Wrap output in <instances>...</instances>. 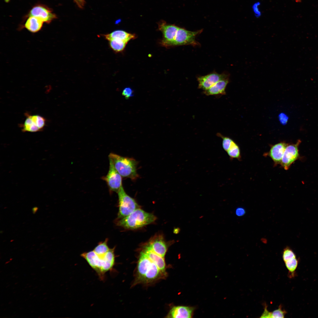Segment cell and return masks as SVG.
Returning a JSON list of instances; mask_svg holds the SVG:
<instances>
[{
  "label": "cell",
  "instance_id": "obj_5",
  "mask_svg": "<svg viewBox=\"0 0 318 318\" xmlns=\"http://www.w3.org/2000/svg\"><path fill=\"white\" fill-rule=\"evenodd\" d=\"M202 30L201 29L193 32L179 27L174 40L169 47L186 45H198V43L196 40V37Z\"/></svg>",
  "mask_w": 318,
  "mask_h": 318
},
{
  "label": "cell",
  "instance_id": "obj_23",
  "mask_svg": "<svg viewBox=\"0 0 318 318\" xmlns=\"http://www.w3.org/2000/svg\"><path fill=\"white\" fill-rule=\"evenodd\" d=\"M226 152L231 159L236 158L240 160L241 157L240 149L235 142Z\"/></svg>",
  "mask_w": 318,
  "mask_h": 318
},
{
  "label": "cell",
  "instance_id": "obj_21",
  "mask_svg": "<svg viewBox=\"0 0 318 318\" xmlns=\"http://www.w3.org/2000/svg\"><path fill=\"white\" fill-rule=\"evenodd\" d=\"M108 238L103 241L100 242L93 251L100 258L104 257L110 249L107 245Z\"/></svg>",
  "mask_w": 318,
  "mask_h": 318
},
{
  "label": "cell",
  "instance_id": "obj_3",
  "mask_svg": "<svg viewBox=\"0 0 318 318\" xmlns=\"http://www.w3.org/2000/svg\"><path fill=\"white\" fill-rule=\"evenodd\" d=\"M108 157L122 177L135 180L138 177L137 171V162L135 160L112 153H110Z\"/></svg>",
  "mask_w": 318,
  "mask_h": 318
},
{
  "label": "cell",
  "instance_id": "obj_31",
  "mask_svg": "<svg viewBox=\"0 0 318 318\" xmlns=\"http://www.w3.org/2000/svg\"><path fill=\"white\" fill-rule=\"evenodd\" d=\"M280 120L282 122L285 123V122H287V117L285 115H283V114H282V115H281L280 116Z\"/></svg>",
  "mask_w": 318,
  "mask_h": 318
},
{
  "label": "cell",
  "instance_id": "obj_12",
  "mask_svg": "<svg viewBox=\"0 0 318 318\" xmlns=\"http://www.w3.org/2000/svg\"><path fill=\"white\" fill-rule=\"evenodd\" d=\"M155 252L164 258L167 252V244L162 236H155L148 245Z\"/></svg>",
  "mask_w": 318,
  "mask_h": 318
},
{
  "label": "cell",
  "instance_id": "obj_30",
  "mask_svg": "<svg viewBox=\"0 0 318 318\" xmlns=\"http://www.w3.org/2000/svg\"><path fill=\"white\" fill-rule=\"evenodd\" d=\"M236 214L238 216H243L245 213V209L242 207H238L236 210Z\"/></svg>",
  "mask_w": 318,
  "mask_h": 318
},
{
  "label": "cell",
  "instance_id": "obj_17",
  "mask_svg": "<svg viewBox=\"0 0 318 318\" xmlns=\"http://www.w3.org/2000/svg\"><path fill=\"white\" fill-rule=\"evenodd\" d=\"M105 37L108 41L111 39H116L122 41L126 43L135 37L134 34L127 33L122 30H117L111 33L104 35Z\"/></svg>",
  "mask_w": 318,
  "mask_h": 318
},
{
  "label": "cell",
  "instance_id": "obj_29",
  "mask_svg": "<svg viewBox=\"0 0 318 318\" xmlns=\"http://www.w3.org/2000/svg\"><path fill=\"white\" fill-rule=\"evenodd\" d=\"M271 312L268 311L267 306L265 304L263 312L260 317L261 318H271Z\"/></svg>",
  "mask_w": 318,
  "mask_h": 318
},
{
  "label": "cell",
  "instance_id": "obj_10",
  "mask_svg": "<svg viewBox=\"0 0 318 318\" xmlns=\"http://www.w3.org/2000/svg\"><path fill=\"white\" fill-rule=\"evenodd\" d=\"M179 27L174 25L167 24L165 22L159 24L158 28L163 35V39L161 44L165 47H169L170 44L174 40Z\"/></svg>",
  "mask_w": 318,
  "mask_h": 318
},
{
  "label": "cell",
  "instance_id": "obj_4",
  "mask_svg": "<svg viewBox=\"0 0 318 318\" xmlns=\"http://www.w3.org/2000/svg\"><path fill=\"white\" fill-rule=\"evenodd\" d=\"M117 193L119 201L118 219L127 216L136 209L140 208L135 200L127 194L122 186Z\"/></svg>",
  "mask_w": 318,
  "mask_h": 318
},
{
  "label": "cell",
  "instance_id": "obj_2",
  "mask_svg": "<svg viewBox=\"0 0 318 318\" xmlns=\"http://www.w3.org/2000/svg\"><path fill=\"white\" fill-rule=\"evenodd\" d=\"M156 217L153 214L137 209L127 216L118 219L116 224L127 229L139 228L154 222Z\"/></svg>",
  "mask_w": 318,
  "mask_h": 318
},
{
  "label": "cell",
  "instance_id": "obj_9",
  "mask_svg": "<svg viewBox=\"0 0 318 318\" xmlns=\"http://www.w3.org/2000/svg\"><path fill=\"white\" fill-rule=\"evenodd\" d=\"M226 73L219 74L214 72L207 75L201 76L197 78L198 83V88L204 90H207L220 80L229 77Z\"/></svg>",
  "mask_w": 318,
  "mask_h": 318
},
{
  "label": "cell",
  "instance_id": "obj_27",
  "mask_svg": "<svg viewBox=\"0 0 318 318\" xmlns=\"http://www.w3.org/2000/svg\"><path fill=\"white\" fill-rule=\"evenodd\" d=\"M287 312L282 309V306L280 304L278 309L271 312V318H284Z\"/></svg>",
  "mask_w": 318,
  "mask_h": 318
},
{
  "label": "cell",
  "instance_id": "obj_15",
  "mask_svg": "<svg viewBox=\"0 0 318 318\" xmlns=\"http://www.w3.org/2000/svg\"><path fill=\"white\" fill-rule=\"evenodd\" d=\"M143 252L165 275L166 265L164 258L155 252L148 245L145 247Z\"/></svg>",
  "mask_w": 318,
  "mask_h": 318
},
{
  "label": "cell",
  "instance_id": "obj_1",
  "mask_svg": "<svg viewBox=\"0 0 318 318\" xmlns=\"http://www.w3.org/2000/svg\"><path fill=\"white\" fill-rule=\"evenodd\" d=\"M115 248L110 249L104 258L99 257L93 251L85 252L81 256L96 272L100 279L103 280L105 274L112 269L115 264Z\"/></svg>",
  "mask_w": 318,
  "mask_h": 318
},
{
  "label": "cell",
  "instance_id": "obj_32",
  "mask_svg": "<svg viewBox=\"0 0 318 318\" xmlns=\"http://www.w3.org/2000/svg\"><path fill=\"white\" fill-rule=\"evenodd\" d=\"M78 4H81L83 3L82 0H74Z\"/></svg>",
  "mask_w": 318,
  "mask_h": 318
},
{
  "label": "cell",
  "instance_id": "obj_16",
  "mask_svg": "<svg viewBox=\"0 0 318 318\" xmlns=\"http://www.w3.org/2000/svg\"><path fill=\"white\" fill-rule=\"evenodd\" d=\"M229 78L228 77L220 80L207 90H204V94L208 96L225 94V89L229 83Z\"/></svg>",
  "mask_w": 318,
  "mask_h": 318
},
{
  "label": "cell",
  "instance_id": "obj_8",
  "mask_svg": "<svg viewBox=\"0 0 318 318\" xmlns=\"http://www.w3.org/2000/svg\"><path fill=\"white\" fill-rule=\"evenodd\" d=\"M154 264L143 251L141 252L137 265V283L143 282Z\"/></svg>",
  "mask_w": 318,
  "mask_h": 318
},
{
  "label": "cell",
  "instance_id": "obj_7",
  "mask_svg": "<svg viewBox=\"0 0 318 318\" xmlns=\"http://www.w3.org/2000/svg\"><path fill=\"white\" fill-rule=\"evenodd\" d=\"M301 141L298 140L295 144L287 145L283 154L280 165L285 170H288L292 164L299 158L298 146Z\"/></svg>",
  "mask_w": 318,
  "mask_h": 318
},
{
  "label": "cell",
  "instance_id": "obj_6",
  "mask_svg": "<svg viewBox=\"0 0 318 318\" xmlns=\"http://www.w3.org/2000/svg\"><path fill=\"white\" fill-rule=\"evenodd\" d=\"M109 168L108 172L102 179L106 183L110 192H115L117 193L122 186V177L115 168L113 164L109 160Z\"/></svg>",
  "mask_w": 318,
  "mask_h": 318
},
{
  "label": "cell",
  "instance_id": "obj_26",
  "mask_svg": "<svg viewBox=\"0 0 318 318\" xmlns=\"http://www.w3.org/2000/svg\"><path fill=\"white\" fill-rule=\"evenodd\" d=\"M282 258L284 262L290 259L296 257L297 256L292 249L287 246L285 248L282 252Z\"/></svg>",
  "mask_w": 318,
  "mask_h": 318
},
{
  "label": "cell",
  "instance_id": "obj_11",
  "mask_svg": "<svg viewBox=\"0 0 318 318\" xmlns=\"http://www.w3.org/2000/svg\"><path fill=\"white\" fill-rule=\"evenodd\" d=\"M29 15L30 16L39 18L43 22L47 23H50L56 18L55 15L52 13L49 9L41 6L34 7L31 10Z\"/></svg>",
  "mask_w": 318,
  "mask_h": 318
},
{
  "label": "cell",
  "instance_id": "obj_24",
  "mask_svg": "<svg viewBox=\"0 0 318 318\" xmlns=\"http://www.w3.org/2000/svg\"><path fill=\"white\" fill-rule=\"evenodd\" d=\"M217 135L222 139V146L223 150L226 152L232 145L235 142L231 138L225 136L220 133Z\"/></svg>",
  "mask_w": 318,
  "mask_h": 318
},
{
  "label": "cell",
  "instance_id": "obj_13",
  "mask_svg": "<svg viewBox=\"0 0 318 318\" xmlns=\"http://www.w3.org/2000/svg\"><path fill=\"white\" fill-rule=\"evenodd\" d=\"M288 144L281 142L272 146L267 153L275 165L280 164L285 148Z\"/></svg>",
  "mask_w": 318,
  "mask_h": 318
},
{
  "label": "cell",
  "instance_id": "obj_14",
  "mask_svg": "<svg viewBox=\"0 0 318 318\" xmlns=\"http://www.w3.org/2000/svg\"><path fill=\"white\" fill-rule=\"evenodd\" d=\"M195 308L193 307L177 306L173 307L167 315L168 318H191Z\"/></svg>",
  "mask_w": 318,
  "mask_h": 318
},
{
  "label": "cell",
  "instance_id": "obj_18",
  "mask_svg": "<svg viewBox=\"0 0 318 318\" xmlns=\"http://www.w3.org/2000/svg\"><path fill=\"white\" fill-rule=\"evenodd\" d=\"M43 22L39 18L30 16L26 21L25 24V27L31 32H37L41 29Z\"/></svg>",
  "mask_w": 318,
  "mask_h": 318
},
{
  "label": "cell",
  "instance_id": "obj_19",
  "mask_svg": "<svg viewBox=\"0 0 318 318\" xmlns=\"http://www.w3.org/2000/svg\"><path fill=\"white\" fill-rule=\"evenodd\" d=\"M26 119L23 123L20 125L22 131L24 132H35L40 130L32 119L31 115L25 114Z\"/></svg>",
  "mask_w": 318,
  "mask_h": 318
},
{
  "label": "cell",
  "instance_id": "obj_22",
  "mask_svg": "<svg viewBox=\"0 0 318 318\" xmlns=\"http://www.w3.org/2000/svg\"><path fill=\"white\" fill-rule=\"evenodd\" d=\"M109 41L111 48L116 52L122 51L127 43L122 41L116 39H111Z\"/></svg>",
  "mask_w": 318,
  "mask_h": 318
},
{
  "label": "cell",
  "instance_id": "obj_25",
  "mask_svg": "<svg viewBox=\"0 0 318 318\" xmlns=\"http://www.w3.org/2000/svg\"><path fill=\"white\" fill-rule=\"evenodd\" d=\"M31 116L40 131L42 130L46 124V119L43 117L38 115H31Z\"/></svg>",
  "mask_w": 318,
  "mask_h": 318
},
{
  "label": "cell",
  "instance_id": "obj_28",
  "mask_svg": "<svg viewBox=\"0 0 318 318\" xmlns=\"http://www.w3.org/2000/svg\"><path fill=\"white\" fill-rule=\"evenodd\" d=\"M133 93V91L131 89L130 87H126L123 90L122 95L125 97V99H128L132 96Z\"/></svg>",
  "mask_w": 318,
  "mask_h": 318
},
{
  "label": "cell",
  "instance_id": "obj_20",
  "mask_svg": "<svg viewBox=\"0 0 318 318\" xmlns=\"http://www.w3.org/2000/svg\"><path fill=\"white\" fill-rule=\"evenodd\" d=\"M284 262L288 271V277L291 279L296 276V271L299 263V259L296 257L289 259Z\"/></svg>",
  "mask_w": 318,
  "mask_h": 318
}]
</instances>
